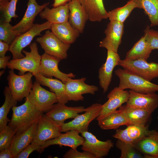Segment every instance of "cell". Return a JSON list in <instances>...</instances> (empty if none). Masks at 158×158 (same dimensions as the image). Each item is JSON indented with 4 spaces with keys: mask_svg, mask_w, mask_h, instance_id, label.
I'll use <instances>...</instances> for the list:
<instances>
[{
    "mask_svg": "<svg viewBox=\"0 0 158 158\" xmlns=\"http://www.w3.org/2000/svg\"><path fill=\"white\" fill-rule=\"evenodd\" d=\"M85 10L88 20L100 22L108 18V12L104 7L103 0H77Z\"/></svg>",
    "mask_w": 158,
    "mask_h": 158,
    "instance_id": "obj_24",
    "label": "cell"
},
{
    "mask_svg": "<svg viewBox=\"0 0 158 158\" xmlns=\"http://www.w3.org/2000/svg\"><path fill=\"white\" fill-rule=\"evenodd\" d=\"M86 108L83 106L69 107L59 102L55 104L46 115L57 124L61 126L65 121L74 118L81 112H85Z\"/></svg>",
    "mask_w": 158,
    "mask_h": 158,
    "instance_id": "obj_18",
    "label": "cell"
},
{
    "mask_svg": "<svg viewBox=\"0 0 158 158\" xmlns=\"http://www.w3.org/2000/svg\"><path fill=\"white\" fill-rule=\"evenodd\" d=\"M126 105L130 107L146 110L152 113L158 107V95L155 92L142 93L132 90Z\"/></svg>",
    "mask_w": 158,
    "mask_h": 158,
    "instance_id": "obj_17",
    "label": "cell"
},
{
    "mask_svg": "<svg viewBox=\"0 0 158 158\" xmlns=\"http://www.w3.org/2000/svg\"><path fill=\"white\" fill-rule=\"evenodd\" d=\"M41 145L34 143H31L23 150L15 158H27L31 153L34 151L39 152Z\"/></svg>",
    "mask_w": 158,
    "mask_h": 158,
    "instance_id": "obj_41",
    "label": "cell"
},
{
    "mask_svg": "<svg viewBox=\"0 0 158 158\" xmlns=\"http://www.w3.org/2000/svg\"><path fill=\"white\" fill-rule=\"evenodd\" d=\"M119 78L118 87L125 90L129 89L142 93L155 92L158 91V85L125 69L118 68L115 71Z\"/></svg>",
    "mask_w": 158,
    "mask_h": 158,
    "instance_id": "obj_2",
    "label": "cell"
},
{
    "mask_svg": "<svg viewBox=\"0 0 158 158\" xmlns=\"http://www.w3.org/2000/svg\"><path fill=\"white\" fill-rule=\"evenodd\" d=\"M38 120L25 131L15 135L9 148L14 158L35 139L37 131Z\"/></svg>",
    "mask_w": 158,
    "mask_h": 158,
    "instance_id": "obj_22",
    "label": "cell"
},
{
    "mask_svg": "<svg viewBox=\"0 0 158 158\" xmlns=\"http://www.w3.org/2000/svg\"></svg>",
    "mask_w": 158,
    "mask_h": 158,
    "instance_id": "obj_48",
    "label": "cell"
},
{
    "mask_svg": "<svg viewBox=\"0 0 158 158\" xmlns=\"http://www.w3.org/2000/svg\"><path fill=\"white\" fill-rule=\"evenodd\" d=\"M68 4L69 11L68 21L80 33H83L88 20L87 14L77 0H71Z\"/></svg>",
    "mask_w": 158,
    "mask_h": 158,
    "instance_id": "obj_25",
    "label": "cell"
},
{
    "mask_svg": "<svg viewBox=\"0 0 158 158\" xmlns=\"http://www.w3.org/2000/svg\"><path fill=\"white\" fill-rule=\"evenodd\" d=\"M52 24L47 21L41 24H34L28 30L18 36L9 46V51L12 55V59L24 57L22 54L23 49L29 45L35 36H41L42 31L51 29Z\"/></svg>",
    "mask_w": 158,
    "mask_h": 158,
    "instance_id": "obj_4",
    "label": "cell"
},
{
    "mask_svg": "<svg viewBox=\"0 0 158 158\" xmlns=\"http://www.w3.org/2000/svg\"><path fill=\"white\" fill-rule=\"evenodd\" d=\"M98 121L99 127L105 130L117 129L121 126L128 125L125 116L119 109Z\"/></svg>",
    "mask_w": 158,
    "mask_h": 158,
    "instance_id": "obj_31",
    "label": "cell"
},
{
    "mask_svg": "<svg viewBox=\"0 0 158 158\" xmlns=\"http://www.w3.org/2000/svg\"><path fill=\"white\" fill-rule=\"evenodd\" d=\"M49 4L47 2L39 5L36 0H28L24 16L18 23L13 26V30L18 35L28 30L34 25L36 17Z\"/></svg>",
    "mask_w": 158,
    "mask_h": 158,
    "instance_id": "obj_16",
    "label": "cell"
},
{
    "mask_svg": "<svg viewBox=\"0 0 158 158\" xmlns=\"http://www.w3.org/2000/svg\"><path fill=\"white\" fill-rule=\"evenodd\" d=\"M118 53L111 51H107L106 62L99 70V84L103 90L104 93L107 92L110 84L112 77V73L114 68L118 65L120 60Z\"/></svg>",
    "mask_w": 158,
    "mask_h": 158,
    "instance_id": "obj_19",
    "label": "cell"
},
{
    "mask_svg": "<svg viewBox=\"0 0 158 158\" xmlns=\"http://www.w3.org/2000/svg\"><path fill=\"white\" fill-rule=\"evenodd\" d=\"M33 76L36 81L41 85L49 87L55 94L59 102L65 104L68 102V100L66 94L65 84L61 81L46 77L39 73Z\"/></svg>",
    "mask_w": 158,
    "mask_h": 158,
    "instance_id": "obj_27",
    "label": "cell"
},
{
    "mask_svg": "<svg viewBox=\"0 0 158 158\" xmlns=\"http://www.w3.org/2000/svg\"><path fill=\"white\" fill-rule=\"evenodd\" d=\"M36 40L46 53L61 60L67 58V51L70 45L63 43L49 30L42 36L37 37Z\"/></svg>",
    "mask_w": 158,
    "mask_h": 158,
    "instance_id": "obj_8",
    "label": "cell"
},
{
    "mask_svg": "<svg viewBox=\"0 0 158 158\" xmlns=\"http://www.w3.org/2000/svg\"><path fill=\"white\" fill-rule=\"evenodd\" d=\"M10 23L4 21L0 25V40L10 45L19 35L13 29Z\"/></svg>",
    "mask_w": 158,
    "mask_h": 158,
    "instance_id": "obj_37",
    "label": "cell"
},
{
    "mask_svg": "<svg viewBox=\"0 0 158 158\" xmlns=\"http://www.w3.org/2000/svg\"><path fill=\"white\" fill-rule=\"evenodd\" d=\"M134 145L145 158H158V131L150 130Z\"/></svg>",
    "mask_w": 158,
    "mask_h": 158,
    "instance_id": "obj_23",
    "label": "cell"
},
{
    "mask_svg": "<svg viewBox=\"0 0 158 158\" xmlns=\"http://www.w3.org/2000/svg\"><path fill=\"white\" fill-rule=\"evenodd\" d=\"M152 50L144 35L127 52L125 59L128 61L142 59L147 61Z\"/></svg>",
    "mask_w": 158,
    "mask_h": 158,
    "instance_id": "obj_30",
    "label": "cell"
},
{
    "mask_svg": "<svg viewBox=\"0 0 158 158\" xmlns=\"http://www.w3.org/2000/svg\"><path fill=\"white\" fill-rule=\"evenodd\" d=\"M37 81L27 97L40 111L43 112L50 110L53 105L59 102L55 94L43 88Z\"/></svg>",
    "mask_w": 158,
    "mask_h": 158,
    "instance_id": "obj_7",
    "label": "cell"
},
{
    "mask_svg": "<svg viewBox=\"0 0 158 158\" xmlns=\"http://www.w3.org/2000/svg\"><path fill=\"white\" fill-rule=\"evenodd\" d=\"M124 23L110 21L104 31L105 37L99 42V46L117 53L124 32Z\"/></svg>",
    "mask_w": 158,
    "mask_h": 158,
    "instance_id": "obj_14",
    "label": "cell"
},
{
    "mask_svg": "<svg viewBox=\"0 0 158 158\" xmlns=\"http://www.w3.org/2000/svg\"><path fill=\"white\" fill-rule=\"evenodd\" d=\"M79 133L76 130H71L61 133L58 137L44 143L41 145L39 152H42L46 148L54 145L68 146L77 149L78 147L83 145L85 140L84 138L80 135Z\"/></svg>",
    "mask_w": 158,
    "mask_h": 158,
    "instance_id": "obj_20",
    "label": "cell"
},
{
    "mask_svg": "<svg viewBox=\"0 0 158 158\" xmlns=\"http://www.w3.org/2000/svg\"><path fill=\"white\" fill-rule=\"evenodd\" d=\"M137 8L135 0H130L124 6L117 8L108 12L110 21L123 23L133 10Z\"/></svg>",
    "mask_w": 158,
    "mask_h": 158,
    "instance_id": "obj_33",
    "label": "cell"
},
{
    "mask_svg": "<svg viewBox=\"0 0 158 158\" xmlns=\"http://www.w3.org/2000/svg\"><path fill=\"white\" fill-rule=\"evenodd\" d=\"M85 78L73 79L69 78L65 84L66 94L68 101H83V95L86 94L94 95L99 90L94 85H90L85 83Z\"/></svg>",
    "mask_w": 158,
    "mask_h": 158,
    "instance_id": "obj_11",
    "label": "cell"
},
{
    "mask_svg": "<svg viewBox=\"0 0 158 158\" xmlns=\"http://www.w3.org/2000/svg\"><path fill=\"white\" fill-rule=\"evenodd\" d=\"M71 0H54L52 5L53 7H56L64 4L67 3Z\"/></svg>",
    "mask_w": 158,
    "mask_h": 158,
    "instance_id": "obj_45",
    "label": "cell"
},
{
    "mask_svg": "<svg viewBox=\"0 0 158 158\" xmlns=\"http://www.w3.org/2000/svg\"><path fill=\"white\" fill-rule=\"evenodd\" d=\"M124 129H117L113 137L126 143L134 145L150 131L148 126L131 124Z\"/></svg>",
    "mask_w": 158,
    "mask_h": 158,
    "instance_id": "obj_21",
    "label": "cell"
},
{
    "mask_svg": "<svg viewBox=\"0 0 158 158\" xmlns=\"http://www.w3.org/2000/svg\"><path fill=\"white\" fill-rule=\"evenodd\" d=\"M129 94V91L121 89L118 87L114 88L107 95L108 100L102 104L101 112L97 120L99 121L103 119L126 103Z\"/></svg>",
    "mask_w": 158,
    "mask_h": 158,
    "instance_id": "obj_15",
    "label": "cell"
},
{
    "mask_svg": "<svg viewBox=\"0 0 158 158\" xmlns=\"http://www.w3.org/2000/svg\"><path fill=\"white\" fill-rule=\"evenodd\" d=\"M137 8L143 9L148 16L151 26H158L157 0H135Z\"/></svg>",
    "mask_w": 158,
    "mask_h": 158,
    "instance_id": "obj_34",
    "label": "cell"
},
{
    "mask_svg": "<svg viewBox=\"0 0 158 158\" xmlns=\"http://www.w3.org/2000/svg\"><path fill=\"white\" fill-rule=\"evenodd\" d=\"M118 65L151 81L158 78V63L148 62L144 60L128 61L120 59Z\"/></svg>",
    "mask_w": 158,
    "mask_h": 158,
    "instance_id": "obj_9",
    "label": "cell"
},
{
    "mask_svg": "<svg viewBox=\"0 0 158 158\" xmlns=\"http://www.w3.org/2000/svg\"><path fill=\"white\" fill-rule=\"evenodd\" d=\"M64 158H97L92 153L86 151H78L77 149L71 148L63 156Z\"/></svg>",
    "mask_w": 158,
    "mask_h": 158,
    "instance_id": "obj_40",
    "label": "cell"
},
{
    "mask_svg": "<svg viewBox=\"0 0 158 158\" xmlns=\"http://www.w3.org/2000/svg\"><path fill=\"white\" fill-rule=\"evenodd\" d=\"M18 0H11L0 1V10L4 21L10 23L12 18H16L18 16L16 14V7Z\"/></svg>",
    "mask_w": 158,
    "mask_h": 158,
    "instance_id": "obj_36",
    "label": "cell"
},
{
    "mask_svg": "<svg viewBox=\"0 0 158 158\" xmlns=\"http://www.w3.org/2000/svg\"><path fill=\"white\" fill-rule=\"evenodd\" d=\"M81 134L85 139L82 145V150L92 153L97 158H102L108 155L110 150L114 147V143L111 140L101 141L88 131Z\"/></svg>",
    "mask_w": 158,
    "mask_h": 158,
    "instance_id": "obj_12",
    "label": "cell"
},
{
    "mask_svg": "<svg viewBox=\"0 0 158 158\" xmlns=\"http://www.w3.org/2000/svg\"><path fill=\"white\" fill-rule=\"evenodd\" d=\"M69 11L68 3L50 9L45 7L39 14L40 17L52 24L68 21Z\"/></svg>",
    "mask_w": 158,
    "mask_h": 158,
    "instance_id": "obj_28",
    "label": "cell"
},
{
    "mask_svg": "<svg viewBox=\"0 0 158 158\" xmlns=\"http://www.w3.org/2000/svg\"><path fill=\"white\" fill-rule=\"evenodd\" d=\"M115 145L121 151L120 158H145V156L138 151L133 144L117 139Z\"/></svg>",
    "mask_w": 158,
    "mask_h": 158,
    "instance_id": "obj_35",
    "label": "cell"
},
{
    "mask_svg": "<svg viewBox=\"0 0 158 158\" xmlns=\"http://www.w3.org/2000/svg\"><path fill=\"white\" fill-rule=\"evenodd\" d=\"M102 104L96 103L86 108L85 112L76 117L71 121L64 123L61 126L62 132L74 130L81 133L88 131L90 123L100 114Z\"/></svg>",
    "mask_w": 158,
    "mask_h": 158,
    "instance_id": "obj_5",
    "label": "cell"
},
{
    "mask_svg": "<svg viewBox=\"0 0 158 158\" xmlns=\"http://www.w3.org/2000/svg\"><path fill=\"white\" fill-rule=\"evenodd\" d=\"M33 75L30 72L18 75L14 73L13 70L9 71L7 78L8 87L12 96L17 101H21L29 95L33 86Z\"/></svg>",
    "mask_w": 158,
    "mask_h": 158,
    "instance_id": "obj_6",
    "label": "cell"
},
{
    "mask_svg": "<svg viewBox=\"0 0 158 158\" xmlns=\"http://www.w3.org/2000/svg\"><path fill=\"white\" fill-rule=\"evenodd\" d=\"M51 30L52 32L61 41L68 45L74 43L80 33L68 21L52 24Z\"/></svg>",
    "mask_w": 158,
    "mask_h": 158,
    "instance_id": "obj_26",
    "label": "cell"
},
{
    "mask_svg": "<svg viewBox=\"0 0 158 158\" xmlns=\"http://www.w3.org/2000/svg\"><path fill=\"white\" fill-rule=\"evenodd\" d=\"M12 115L8 125L19 134L30 127L38 120L43 112L39 110L26 98L25 102L18 106L12 108Z\"/></svg>",
    "mask_w": 158,
    "mask_h": 158,
    "instance_id": "obj_1",
    "label": "cell"
},
{
    "mask_svg": "<svg viewBox=\"0 0 158 158\" xmlns=\"http://www.w3.org/2000/svg\"><path fill=\"white\" fill-rule=\"evenodd\" d=\"M4 94L5 101L0 108V131L5 128L7 125L8 122L10 121L7 115L11 109L16 106L17 102L12 96L8 87H5Z\"/></svg>",
    "mask_w": 158,
    "mask_h": 158,
    "instance_id": "obj_32",
    "label": "cell"
},
{
    "mask_svg": "<svg viewBox=\"0 0 158 158\" xmlns=\"http://www.w3.org/2000/svg\"><path fill=\"white\" fill-rule=\"evenodd\" d=\"M4 72H5L4 70H2V71H0V76H1L3 74H4Z\"/></svg>",
    "mask_w": 158,
    "mask_h": 158,
    "instance_id": "obj_46",
    "label": "cell"
},
{
    "mask_svg": "<svg viewBox=\"0 0 158 158\" xmlns=\"http://www.w3.org/2000/svg\"><path fill=\"white\" fill-rule=\"evenodd\" d=\"M119 109L125 116L128 125H145L152 113L146 110L130 107L126 105L122 106L119 108Z\"/></svg>",
    "mask_w": 158,
    "mask_h": 158,
    "instance_id": "obj_29",
    "label": "cell"
},
{
    "mask_svg": "<svg viewBox=\"0 0 158 158\" xmlns=\"http://www.w3.org/2000/svg\"><path fill=\"white\" fill-rule=\"evenodd\" d=\"M11 58L10 56H4L0 57V68L5 69L7 67Z\"/></svg>",
    "mask_w": 158,
    "mask_h": 158,
    "instance_id": "obj_44",
    "label": "cell"
},
{
    "mask_svg": "<svg viewBox=\"0 0 158 158\" xmlns=\"http://www.w3.org/2000/svg\"><path fill=\"white\" fill-rule=\"evenodd\" d=\"M0 158H14L9 148H6L0 151Z\"/></svg>",
    "mask_w": 158,
    "mask_h": 158,
    "instance_id": "obj_43",
    "label": "cell"
},
{
    "mask_svg": "<svg viewBox=\"0 0 158 158\" xmlns=\"http://www.w3.org/2000/svg\"><path fill=\"white\" fill-rule=\"evenodd\" d=\"M10 45L3 41L0 40V57L5 56L6 52L9 51Z\"/></svg>",
    "mask_w": 158,
    "mask_h": 158,
    "instance_id": "obj_42",
    "label": "cell"
},
{
    "mask_svg": "<svg viewBox=\"0 0 158 158\" xmlns=\"http://www.w3.org/2000/svg\"><path fill=\"white\" fill-rule=\"evenodd\" d=\"M61 130V126L43 114L39 119L37 134L32 142L41 146L47 141L59 136Z\"/></svg>",
    "mask_w": 158,
    "mask_h": 158,
    "instance_id": "obj_10",
    "label": "cell"
},
{
    "mask_svg": "<svg viewBox=\"0 0 158 158\" xmlns=\"http://www.w3.org/2000/svg\"><path fill=\"white\" fill-rule=\"evenodd\" d=\"M30 51L23 50L24 57L10 60L7 67L11 70L16 69L19 71V74L23 75L26 72H30L34 75L39 73L41 56L38 52L37 43L33 42L29 44Z\"/></svg>",
    "mask_w": 158,
    "mask_h": 158,
    "instance_id": "obj_3",
    "label": "cell"
},
{
    "mask_svg": "<svg viewBox=\"0 0 158 158\" xmlns=\"http://www.w3.org/2000/svg\"><path fill=\"white\" fill-rule=\"evenodd\" d=\"M16 133V131L8 125L0 131V151L9 148Z\"/></svg>",
    "mask_w": 158,
    "mask_h": 158,
    "instance_id": "obj_38",
    "label": "cell"
},
{
    "mask_svg": "<svg viewBox=\"0 0 158 158\" xmlns=\"http://www.w3.org/2000/svg\"><path fill=\"white\" fill-rule=\"evenodd\" d=\"M61 60L45 52L41 55L39 73L45 76L54 77L64 83L69 78H74L75 75L73 73H65L59 70L58 64Z\"/></svg>",
    "mask_w": 158,
    "mask_h": 158,
    "instance_id": "obj_13",
    "label": "cell"
},
{
    "mask_svg": "<svg viewBox=\"0 0 158 158\" xmlns=\"http://www.w3.org/2000/svg\"><path fill=\"white\" fill-rule=\"evenodd\" d=\"M144 32L145 40L152 49H158V31L150 29L148 26Z\"/></svg>",
    "mask_w": 158,
    "mask_h": 158,
    "instance_id": "obj_39",
    "label": "cell"
},
{
    "mask_svg": "<svg viewBox=\"0 0 158 158\" xmlns=\"http://www.w3.org/2000/svg\"><path fill=\"white\" fill-rule=\"evenodd\" d=\"M11 0H0V1H10Z\"/></svg>",
    "mask_w": 158,
    "mask_h": 158,
    "instance_id": "obj_47",
    "label": "cell"
}]
</instances>
